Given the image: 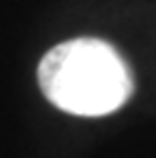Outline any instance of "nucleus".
<instances>
[{
  "instance_id": "1",
  "label": "nucleus",
  "mask_w": 156,
  "mask_h": 158,
  "mask_svg": "<svg viewBox=\"0 0 156 158\" xmlns=\"http://www.w3.org/2000/svg\"><path fill=\"white\" fill-rule=\"evenodd\" d=\"M44 98L75 116H105L131 98L133 77L117 49L96 37L56 44L37 65Z\"/></svg>"
}]
</instances>
